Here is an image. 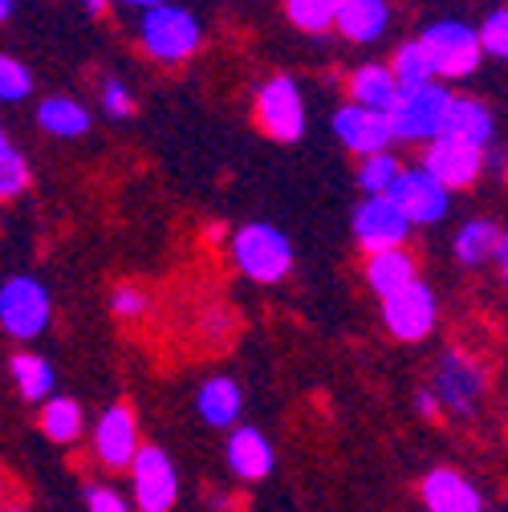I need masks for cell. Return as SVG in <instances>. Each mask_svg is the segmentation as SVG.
Masks as SVG:
<instances>
[{
	"label": "cell",
	"instance_id": "6da1fadb",
	"mask_svg": "<svg viewBox=\"0 0 508 512\" xmlns=\"http://www.w3.org/2000/svg\"><path fill=\"white\" fill-rule=\"evenodd\" d=\"M439 403V415L448 411L452 419H476V411L484 407V395H488V374L484 366L464 354V350H448L435 366V378L427 387Z\"/></svg>",
	"mask_w": 508,
	"mask_h": 512
},
{
	"label": "cell",
	"instance_id": "7a4b0ae2",
	"mask_svg": "<svg viewBox=\"0 0 508 512\" xmlns=\"http://www.w3.org/2000/svg\"><path fill=\"white\" fill-rule=\"evenodd\" d=\"M232 261L248 281L273 285L293 269V244L273 224H244L232 236Z\"/></svg>",
	"mask_w": 508,
	"mask_h": 512
},
{
	"label": "cell",
	"instance_id": "3957f363",
	"mask_svg": "<svg viewBox=\"0 0 508 512\" xmlns=\"http://www.w3.org/2000/svg\"><path fill=\"white\" fill-rule=\"evenodd\" d=\"M448 102L452 94L439 82L415 86V90H399L395 106L387 110L391 122V139L399 143H431L443 135V118H448Z\"/></svg>",
	"mask_w": 508,
	"mask_h": 512
},
{
	"label": "cell",
	"instance_id": "277c9868",
	"mask_svg": "<svg viewBox=\"0 0 508 512\" xmlns=\"http://www.w3.org/2000/svg\"><path fill=\"white\" fill-rule=\"evenodd\" d=\"M139 37H143V49L155 57V61H187L200 41H204V29L200 21L179 9V5H159L151 13H143V25H139Z\"/></svg>",
	"mask_w": 508,
	"mask_h": 512
},
{
	"label": "cell",
	"instance_id": "5b68a950",
	"mask_svg": "<svg viewBox=\"0 0 508 512\" xmlns=\"http://www.w3.org/2000/svg\"><path fill=\"white\" fill-rule=\"evenodd\" d=\"M131 472V508L135 512H171L179 504V472L175 460L155 443H143Z\"/></svg>",
	"mask_w": 508,
	"mask_h": 512
},
{
	"label": "cell",
	"instance_id": "8992f818",
	"mask_svg": "<svg viewBox=\"0 0 508 512\" xmlns=\"http://www.w3.org/2000/svg\"><path fill=\"white\" fill-rule=\"evenodd\" d=\"M419 45L427 49V57H431V70H435V78H468L476 66H480V57H484V49H480V33L472 29V25H464V21H435L423 37H419Z\"/></svg>",
	"mask_w": 508,
	"mask_h": 512
},
{
	"label": "cell",
	"instance_id": "52a82bcc",
	"mask_svg": "<svg viewBox=\"0 0 508 512\" xmlns=\"http://www.w3.org/2000/svg\"><path fill=\"white\" fill-rule=\"evenodd\" d=\"M53 317V297L37 277H9L0 285V326L5 334L29 342L37 338Z\"/></svg>",
	"mask_w": 508,
	"mask_h": 512
},
{
	"label": "cell",
	"instance_id": "ba28073f",
	"mask_svg": "<svg viewBox=\"0 0 508 512\" xmlns=\"http://www.w3.org/2000/svg\"><path fill=\"white\" fill-rule=\"evenodd\" d=\"M257 122L261 131L277 143H297L305 131V102L289 74H277L257 94Z\"/></svg>",
	"mask_w": 508,
	"mask_h": 512
},
{
	"label": "cell",
	"instance_id": "9c48e42d",
	"mask_svg": "<svg viewBox=\"0 0 508 512\" xmlns=\"http://www.w3.org/2000/svg\"><path fill=\"white\" fill-rule=\"evenodd\" d=\"M439 322V301L423 281H411L407 289L383 297V326L399 342H423Z\"/></svg>",
	"mask_w": 508,
	"mask_h": 512
},
{
	"label": "cell",
	"instance_id": "30bf717a",
	"mask_svg": "<svg viewBox=\"0 0 508 512\" xmlns=\"http://www.w3.org/2000/svg\"><path fill=\"white\" fill-rule=\"evenodd\" d=\"M139 419L126 403H114L94 423V456L106 472H126L139 456Z\"/></svg>",
	"mask_w": 508,
	"mask_h": 512
},
{
	"label": "cell",
	"instance_id": "8fae6325",
	"mask_svg": "<svg viewBox=\"0 0 508 512\" xmlns=\"http://www.w3.org/2000/svg\"><path fill=\"white\" fill-rule=\"evenodd\" d=\"M423 171L452 196V191L472 187V183L480 179V171H484V151L472 147V143H460V139H452V135H439V139H431L427 151H423Z\"/></svg>",
	"mask_w": 508,
	"mask_h": 512
},
{
	"label": "cell",
	"instance_id": "7c38bea8",
	"mask_svg": "<svg viewBox=\"0 0 508 512\" xmlns=\"http://www.w3.org/2000/svg\"><path fill=\"white\" fill-rule=\"evenodd\" d=\"M387 200L407 216V224H439L452 204L448 191H443L423 167H403L387 191Z\"/></svg>",
	"mask_w": 508,
	"mask_h": 512
},
{
	"label": "cell",
	"instance_id": "4fadbf2b",
	"mask_svg": "<svg viewBox=\"0 0 508 512\" xmlns=\"http://www.w3.org/2000/svg\"><path fill=\"white\" fill-rule=\"evenodd\" d=\"M354 236L366 252H387V248H403V240L411 236V224L387 196H370L354 212Z\"/></svg>",
	"mask_w": 508,
	"mask_h": 512
},
{
	"label": "cell",
	"instance_id": "5bb4252c",
	"mask_svg": "<svg viewBox=\"0 0 508 512\" xmlns=\"http://www.w3.org/2000/svg\"><path fill=\"white\" fill-rule=\"evenodd\" d=\"M334 135L342 139L346 151L370 159V155H383L391 147V122H387V114L350 102V106H342L334 114Z\"/></svg>",
	"mask_w": 508,
	"mask_h": 512
},
{
	"label": "cell",
	"instance_id": "9a60e30c",
	"mask_svg": "<svg viewBox=\"0 0 508 512\" xmlns=\"http://www.w3.org/2000/svg\"><path fill=\"white\" fill-rule=\"evenodd\" d=\"M224 460H228L232 476L244 480V484H261V480H269L273 468H277L273 443H269V435L257 431V427H236V431L228 435Z\"/></svg>",
	"mask_w": 508,
	"mask_h": 512
},
{
	"label": "cell",
	"instance_id": "2e32d148",
	"mask_svg": "<svg viewBox=\"0 0 508 512\" xmlns=\"http://www.w3.org/2000/svg\"><path fill=\"white\" fill-rule=\"evenodd\" d=\"M427 512H484L480 488L456 468H431L419 484Z\"/></svg>",
	"mask_w": 508,
	"mask_h": 512
},
{
	"label": "cell",
	"instance_id": "e0dca14e",
	"mask_svg": "<svg viewBox=\"0 0 508 512\" xmlns=\"http://www.w3.org/2000/svg\"><path fill=\"white\" fill-rule=\"evenodd\" d=\"M443 135H452V139L472 143V147L484 151L492 143V135H496V118L480 98H452L448 102V118H443Z\"/></svg>",
	"mask_w": 508,
	"mask_h": 512
},
{
	"label": "cell",
	"instance_id": "ac0fdd59",
	"mask_svg": "<svg viewBox=\"0 0 508 512\" xmlns=\"http://www.w3.org/2000/svg\"><path fill=\"white\" fill-rule=\"evenodd\" d=\"M196 411L208 427H236L240 415H244V391H240V382L228 378V374H216L208 378L200 395H196Z\"/></svg>",
	"mask_w": 508,
	"mask_h": 512
},
{
	"label": "cell",
	"instance_id": "d6986e66",
	"mask_svg": "<svg viewBox=\"0 0 508 512\" xmlns=\"http://www.w3.org/2000/svg\"><path fill=\"white\" fill-rule=\"evenodd\" d=\"M387 25H391V5L387 0H346V5L338 9V21H334V29L342 37L358 41V45L378 41L387 33Z\"/></svg>",
	"mask_w": 508,
	"mask_h": 512
},
{
	"label": "cell",
	"instance_id": "ffe728a7",
	"mask_svg": "<svg viewBox=\"0 0 508 512\" xmlns=\"http://www.w3.org/2000/svg\"><path fill=\"white\" fill-rule=\"evenodd\" d=\"M415 277V256L407 248H387V252H370L366 261V285L378 293V297H391L399 289H407Z\"/></svg>",
	"mask_w": 508,
	"mask_h": 512
},
{
	"label": "cell",
	"instance_id": "44dd1931",
	"mask_svg": "<svg viewBox=\"0 0 508 512\" xmlns=\"http://www.w3.org/2000/svg\"><path fill=\"white\" fill-rule=\"evenodd\" d=\"M350 98L354 106H366V110H378V114H387L399 98V86L391 78L387 66H378V61H370V66H358L354 78H350Z\"/></svg>",
	"mask_w": 508,
	"mask_h": 512
},
{
	"label": "cell",
	"instance_id": "7402d4cb",
	"mask_svg": "<svg viewBox=\"0 0 508 512\" xmlns=\"http://www.w3.org/2000/svg\"><path fill=\"white\" fill-rule=\"evenodd\" d=\"M45 439L53 443H78L82 431H86V415H82V403L78 399H66V395H53L41 403V415H37Z\"/></svg>",
	"mask_w": 508,
	"mask_h": 512
},
{
	"label": "cell",
	"instance_id": "603a6c76",
	"mask_svg": "<svg viewBox=\"0 0 508 512\" xmlns=\"http://www.w3.org/2000/svg\"><path fill=\"white\" fill-rule=\"evenodd\" d=\"M9 374H13V387L25 403H45L53 399V387H57V374L53 366L41 358V354H17L9 362Z\"/></svg>",
	"mask_w": 508,
	"mask_h": 512
},
{
	"label": "cell",
	"instance_id": "cb8c5ba5",
	"mask_svg": "<svg viewBox=\"0 0 508 512\" xmlns=\"http://www.w3.org/2000/svg\"><path fill=\"white\" fill-rule=\"evenodd\" d=\"M41 131L57 135V139H82L90 131V110L78 98H45L37 110Z\"/></svg>",
	"mask_w": 508,
	"mask_h": 512
},
{
	"label": "cell",
	"instance_id": "d4e9b609",
	"mask_svg": "<svg viewBox=\"0 0 508 512\" xmlns=\"http://www.w3.org/2000/svg\"><path fill=\"white\" fill-rule=\"evenodd\" d=\"M496 244H500V228L492 220H472V224H464L456 232V244L452 248H456V261L464 269H476V265H488L492 261Z\"/></svg>",
	"mask_w": 508,
	"mask_h": 512
},
{
	"label": "cell",
	"instance_id": "484cf974",
	"mask_svg": "<svg viewBox=\"0 0 508 512\" xmlns=\"http://www.w3.org/2000/svg\"><path fill=\"white\" fill-rule=\"evenodd\" d=\"M391 78H395V86L399 90H415V86H427V82H435V70H431V57H427V49L419 45V41H407V45H399L395 49V61H391Z\"/></svg>",
	"mask_w": 508,
	"mask_h": 512
},
{
	"label": "cell",
	"instance_id": "4316f807",
	"mask_svg": "<svg viewBox=\"0 0 508 512\" xmlns=\"http://www.w3.org/2000/svg\"><path fill=\"white\" fill-rule=\"evenodd\" d=\"M342 5L346 0H285V17L301 33H326V29H334Z\"/></svg>",
	"mask_w": 508,
	"mask_h": 512
},
{
	"label": "cell",
	"instance_id": "83f0119b",
	"mask_svg": "<svg viewBox=\"0 0 508 512\" xmlns=\"http://www.w3.org/2000/svg\"><path fill=\"white\" fill-rule=\"evenodd\" d=\"M399 171H403V163H399L391 151H383V155L362 159V167H358V183H362L366 196H387L391 183L399 179Z\"/></svg>",
	"mask_w": 508,
	"mask_h": 512
},
{
	"label": "cell",
	"instance_id": "f1b7e54d",
	"mask_svg": "<svg viewBox=\"0 0 508 512\" xmlns=\"http://www.w3.org/2000/svg\"><path fill=\"white\" fill-rule=\"evenodd\" d=\"M29 187V167L25 155L9 143V135L0 131V200H13Z\"/></svg>",
	"mask_w": 508,
	"mask_h": 512
},
{
	"label": "cell",
	"instance_id": "f546056e",
	"mask_svg": "<svg viewBox=\"0 0 508 512\" xmlns=\"http://www.w3.org/2000/svg\"><path fill=\"white\" fill-rule=\"evenodd\" d=\"M33 94V74L21 66L17 57L0 53V102H21Z\"/></svg>",
	"mask_w": 508,
	"mask_h": 512
},
{
	"label": "cell",
	"instance_id": "4dcf8cb0",
	"mask_svg": "<svg viewBox=\"0 0 508 512\" xmlns=\"http://www.w3.org/2000/svg\"><path fill=\"white\" fill-rule=\"evenodd\" d=\"M480 33V49L492 53V57H504L508 61V9H496L484 17V25L476 29Z\"/></svg>",
	"mask_w": 508,
	"mask_h": 512
},
{
	"label": "cell",
	"instance_id": "1f68e13d",
	"mask_svg": "<svg viewBox=\"0 0 508 512\" xmlns=\"http://www.w3.org/2000/svg\"><path fill=\"white\" fill-rule=\"evenodd\" d=\"M110 309H114V317H126V322H135V317H143V313L151 309V297H147L139 285H122V289H114Z\"/></svg>",
	"mask_w": 508,
	"mask_h": 512
},
{
	"label": "cell",
	"instance_id": "d6a6232c",
	"mask_svg": "<svg viewBox=\"0 0 508 512\" xmlns=\"http://www.w3.org/2000/svg\"><path fill=\"white\" fill-rule=\"evenodd\" d=\"M86 512H135V508L110 484H86Z\"/></svg>",
	"mask_w": 508,
	"mask_h": 512
},
{
	"label": "cell",
	"instance_id": "836d02e7",
	"mask_svg": "<svg viewBox=\"0 0 508 512\" xmlns=\"http://www.w3.org/2000/svg\"><path fill=\"white\" fill-rule=\"evenodd\" d=\"M102 102H106V114H110V118H126V114L135 110V102H131V90H126L122 82H114V78L102 86Z\"/></svg>",
	"mask_w": 508,
	"mask_h": 512
},
{
	"label": "cell",
	"instance_id": "e575fe53",
	"mask_svg": "<svg viewBox=\"0 0 508 512\" xmlns=\"http://www.w3.org/2000/svg\"><path fill=\"white\" fill-rule=\"evenodd\" d=\"M415 411H419L423 419H435V415H439V403H435V395H431L427 387H423V391L415 395Z\"/></svg>",
	"mask_w": 508,
	"mask_h": 512
},
{
	"label": "cell",
	"instance_id": "d590c367",
	"mask_svg": "<svg viewBox=\"0 0 508 512\" xmlns=\"http://www.w3.org/2000/svg\"><path fill=\"white\" fill-rule=\"evenodd\" d=\"M492 261L500 265V277H504V285H508V232H500V244H496V252H492Z\"/></svg>",
	"mask_w": 508,
	"mask_h": 512
},
{
	"label": "cell",
	"instance_id": "8d00e7d4",
	"mask_svg": "<svg viewBox=\"0 0 508 512\" xmlns=\"http://www.w3.org/2000/svg\"><path fill=\"white\" fill-rule=\"evenodd\" d=\"M118 5H131V9H143V13H151V9L167 5V0H118Z\"/></svg>",
	"mask_w": 508,
	"mask_h": 512
},
{
	"label": "cell",
	"instance_id": "74e56055",
	"mask_svg": "<svg viewBox=\"0 0 508 512\" xmlns=\"http://www.w3.org/2000/svg\"><path fill=\"white\" fill-rule=\"evenodd\" d=\"M9 13H13V0H0V21H9Z\"/></svg>",
	"mask_w": 508,
	"mask_h": 512
},
{
	"label": "cell",
	"instance_id": "f35d334b",
	"mask_svg": "<svg viewBox=\"0 0 508 512\" xmlns=\"http://www.w3.org/2000/svg\"><path fill=\"white\" fill-rule=\"evenodd\" d=\"M110 5V0H86V9H94V13H102Z\"/></svg>",
	"mask_w": 508,
	"mask_h": 512
},
{
	"label": "cell",
	"instance_id": "ab89813d",
	"mask_svg": "<svg viewBox=\"0 0 508 512\" xmlns=\"http://www.w3.org/2000/svg\"><path fill=\"white\" fill-rule=\"evenodd\" d=\"M0 512H25V508L21 504H9V508H0Z\"/></svg>",
	"mask_w": 508,
	"mask_h": 512
}]
</instances>
